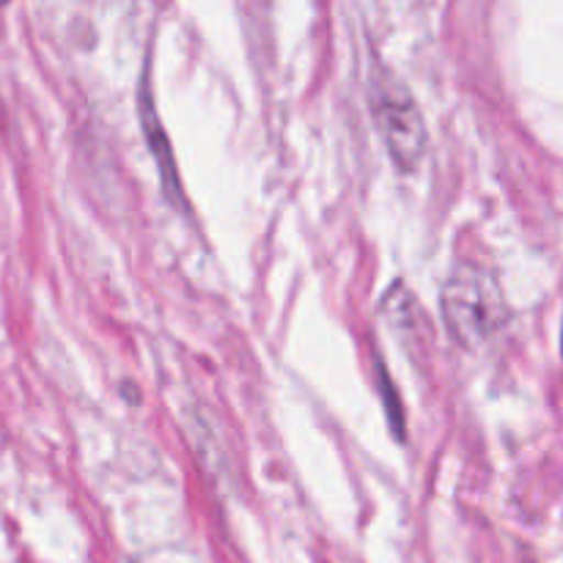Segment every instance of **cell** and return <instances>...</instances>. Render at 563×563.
<instances>
[{
    "mask_svg": "<svg viewBox=\"0 0 563 563\" xmlns=\"http://www.w3.org/2000/svg\"><path fill=\"white\" fill-rule=\"evenodd\" d=\"M443 324L456 344L476 350L487 344L509 319L498 278L484 264H456L440 291Z\"/></svg>",
    "mask_w": 563,
    "mask_h": 563,
    "instance_id": "cell-1",
    "label": "cell"
},
{
    "mask_svg": "<svg viewBox=\"0 0 563 563\" xmlns=\"http://www.w3.org/2000/svg\"><path fill=\"white\" fill-rule=\"evenodd\" d=\"M374 124L388 146L390 157L401 170H416L427 154V121L410 88L388 69H377L368 80Z\"/></svg>",
    "mask_w": 563,
    "mask_h": 563,
    "instance_id": "cell-2",
    "label": "cell"
},
{
    "mask_svg": "<svg viewBox=\"0 0 563 563\" xmlns=\"http://www.w3.org/2000/svg\"><path fill=\"white\" fill-rule=\"evenodd\" d=\"M137 108H141L143 135H146L148 148H152L154 163H157L159 181H163L165 196H168V201H170V203H185V192H181L179 168H176L174 148H170V141H168V135H165L163 124H159L157 108H154L152 88H148V69L143 71L141 91H137Z\"/></svg>",
    "mask_w": 563,
    "mask_h": 563,
    "instance_id": "cell-3",
    "label": "cell"
},
{
    "mask_svg": "<svg viewBox=\"0 0 563 563\" xmlns=\"http://www.w3.org/2000/svg\"><path fill=\"white\" fill-rule=\"evenodd\" d=\"M377 372H379V388H383V399H385V407H388V416H390V423L396 427V434L399 438H405V412H401V405H399V394H396V388L390 385L388 379V372H385L383 363H377Z\"/></svg>",
    "mask_w": 563,
    "mask_h": 563,
    "instance_id": "cell-4",
    "label": "cell"
}]
</instances>
